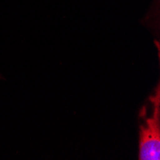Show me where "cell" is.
<instances>
[{"label":"cell","mask_w":160,"mask_h":160,"mask_svg":"<svg viewBox=\"0 0 160 160\" xmlns=\"http://www.w3.org/2000/svg\"><path fill=\"white\" fill-rule=\"evenodd\" d=\"M152 111L146 115L144 125L140 129L139 159L159 160L160 159V109H159V88L156 94L151 98Z\"/></svg>","instance_id":"6da1fadb"}]
</instances>
